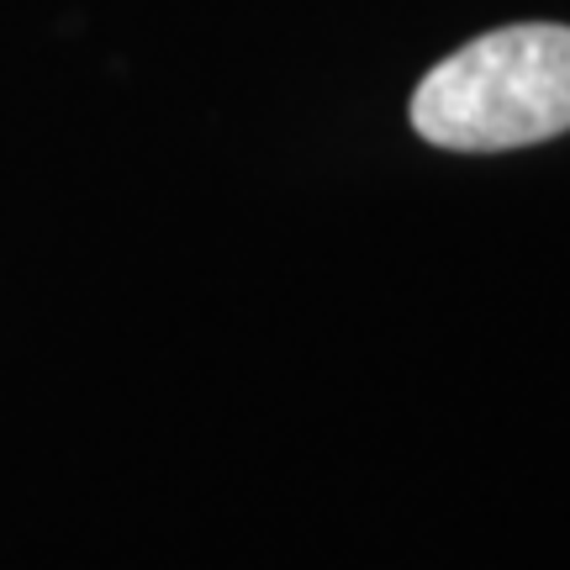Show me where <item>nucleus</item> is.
I'll return each mask as SVG.
<instances>
[{
    "label": "nucleus",
    "mask_w": 570,
    "mask_h": 570,
    "mask_svg": "<svg viewBox=\"0 0 570 570\" xmlns=\"http://www.w3.org/2000/svg\"><path fill=\"white\" fill-rule=\"evenodd\" d=\"M412 127L454 154H502L570 132V27L523 21L454 48L412 90Z\"/></svg>",
    "instance_id": "nucleus-1"
}]
</instances>
